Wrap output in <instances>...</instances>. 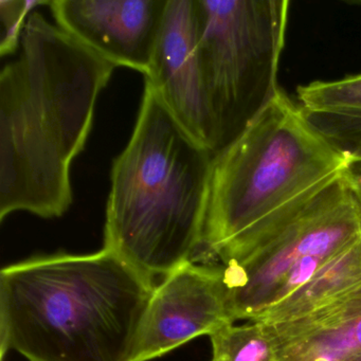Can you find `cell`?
Returning a JSON list of instances; mask_svg holds the SVG:
<instances>
[{
    "label": "cell",
    "instance_id": "1",
    "mask_svg": "<svg viewBox=\"0 0 361 361\" xmlns=\"http://www.w3.org/2000/svg\"><path fill=\"white\" fill-rule=\"evenodd\" d=\"M116 66L39 12L18 58L0 73V221L18 211L60 217L73 204L71 170Z\"/></svg>",
    "mask_w": 361,
    "mask_h": 361
},
{
    "label": "cell",
    "instance_id": "2",
    "mask_svg": "<svg viewBox=\"0 0 361 361\" xmlns=\"http://www.w3.org/2000/svg\"><path fill=\"white\" fill-rule=\"evenodd\" d=\"M156 285L117 255L35 257L0 272V354L137 361Z\"/></svg>",
    "mask_w": 361,
    "mask_h": 361
},
{
    "label": "cell",
    "instance_id": "3",
    "mask_svg": "<svg viewBox=\"0 0 361 361\" xmlns=\"http://www.w3.org/2000/svg\"><path fill=\"white\" fill-rule=\"evenodd\" d=\"M214 156L145 81L130 142L114 160L104 248L164 280L204 248Z\"/></svg>",
    "mask_w": 361,
    "mask_h": 361
},
{
    "label": "cell",
    "instance_id": "4",
    "mask_svg": "<svg viewBox=\"0 0 361 361\" xmlns=\"http://www.w3.org/2000/svg\"><path fill=\"white\" fill-rule=\"evenodd\" d=\"M348 164L280 88L244 133L214 156L197 259L221 265L244 257L342 178Z\"/></svg>",
    "mask_w": 361,
    "mask_h": 361
},
{
    "label": "cell",
    "instance_id": "5",
    "mask_svg": "<svg viewBox=\"0 0 361 361\" xmlns=\"http://www.w3.org/2000/svg\"><path fill=\"white\" fill-rule=\"evenodd\" d=\"M289 6L288 0H196L213 156L234 142L280 90Z\"/></svg>",
    "mask_w": 361,
    "mask_h": 361
},
{
    "label": "cell",
    "instance_id": "6",
    "mask_svg": "<svg viewBox=\"0 0 361 361\" xmlns=\"http://www.w3.org/2000/svg\"><path fill=\"white\" fill-rule=\"evenodd\" d=\"M359 240L361 207L344 175L250 252L221 265L234 322L255 321L285 276L304 259L334 257Z\"/></svg>",
    "mask_w": 361,
    "mask_h": 361
},
{
    "label": "cell",
    "instance_id": "7",
    "mask_svg": "<svg viewBox=\"0 0 361 361\" xmlns=\"http://www.w3.org/2000/svg\"><path fill=\"white\" fill-rule=\"evenodd\" d=\"M234 323L221 264L192 261L157 285L141 335L137 361H149Z\"/></svg>",
    "mask_w": 361,
    "mask_h": 361
},
{
    "label": "cell",
    "instance_id": "8",
    "mask_svg": "<svg viewBox=\"0 0 361 361\" xmlns=\"http://www.w3.org/2000/svg\"><path fill=\"white\" fill-rule=\"evenodd\" d=\"M169 0H54L56 24L115 65L149 75Z\"/></svg>",
    "mask_w": 361,
    "mask_h": 361
},
{
    "label": "cell",
    "instance_id": "9",
    "mask_svg": "<svg viewBox=\"0 0 361 361\" xmlns=\"http://www.w3.org/2000/svg\"><path fill=\"white\" fill-rule=\"evenodd\" d=\"M145 81L187 132L211 151L213 128L198 52L196 0H169Z\"/></svg>",
    "mask_w": 361,
    "mask_h": 361
},
{
    "label": "cell",
    "instance_id": "10",
    "mask_svg": "<svg viewBox=\"0 0 361 361\" xmlns=\"http://www.w3.org/2000/svg\"><path fill=\"white\" fill-rule=\"evenodd\" d=\"M264 324L279 361H348L361 354V282L303 316Z\"/></svg>",
    "mask_w": 361,
    "mask_h": 361
},
{
    "label": "cell",
    "instance_id": "11",
    "mask_svg": "<svg viewBox=\"0 0 361 361\" xmlns=\"http://www.w3.org/2000/svg\"><path fill=\"white\" fill-rule=\"evenodd\" d=\"M361 282V240L327 262L306 284L266 308L255 321L274 324L293 320Z\"/></svg>",
    "mask_w": 361,
    "mask_h": 361
},
{
    "label": "cell",
    "instance_id": "12",
    "mask_svg": "<svg viewBox=\"0 0 361 361\" xmlns=\"http://www.w3.org/2000/svg\"><path fill=\"white\" fill-rule=\"evenodd\" d=\"M210 339L211 361H279L274 338L259 321L230 323L213 333Z\"/></svg>",
    "mask_w": 361,
    "mask_h": 361
},
{
    "label": "cell",
    "instance_id": "13",
    "mask_svg": "<svg viewBox=\"0 0 361 361\" xmlns=\"http://www.w3.org/2000/svg\"><path fill=\"white\" fill-rule=\"evenodd\" d=\"M297 98L305 111H361V73L299 86Z\"/></svg>",
    "mask_w": 361,
    "mask_h": 361
},
{
    "label": "cell",
    "instance_id": "14",
    "mask_svg": "<svg viewBox=\"0 0 361 361\" xmlns=\"http://www.w3.org/2000/svg\"><path fill=\"white\" fill-rule=\"evenodd\" d=\"M305 114L314 128L348 161L361 162V111H305Z\"/></svg>",
    "mask_w": 361,
    "mask_h": 361
},
{
    "label": "cell",
    "instance_id": "15",
    "mask_svg": "<svg viewBox=\"0 0 361 361\" xmlns=\"http://www.w3.org/2000/svg\"><path fill=\"white\" fill-rule=\"evenodd\" d=\"M50 1L0 0V54L10 56L18 50L30 12Z\"/></svg>",
    "mask_w": 361,
    "mask_h": 361
},
{
    "label": "cell",
    "instance_id": "16",
    "mask_svg": "<svg viewBox=\"0 0 361 361\" xmlns=\"http://www.w3.org/2000/svg\"><path fill=\"white\" fill-rule=\"evenodd\" d=\"M345 179L361 207V162H350L345 172Z\"/></svg>",
    "mask_w": 361,
    "mask_h": 361
},
{
    "label": "cell",
    "instance_id": "17",
    "mask_svg": "<svg viewBox=\"0 0 361 361\" xmlns=\"http://www.w3.org/2000/svg\"><path fill=\"white\" fill-rule=\"evenodd\" d=\"M348 361H361V354L358 356L353 357V358L348 359Z\"/></svg>",
    "mask_w": 361,
    "mask_h": 361
}]
</instances>
